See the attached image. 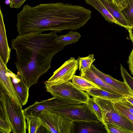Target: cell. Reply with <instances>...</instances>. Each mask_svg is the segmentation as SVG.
Masks as SVG:
<instances>
[{
	"label": "cell",
	"instance_id": "obj_31",
	"mask_svg": "<svg viewBox=\"0 0 133 133\" xmlns=\"http://www.w3.org/2000/svg\"><path fill=\"white\" fill-rule=\"evenodd\" d=\"M113 3L120 10H121L126 6V0H112Z\"/></svg>",
	"mask_w": 133,
	"mask_h": 133
},
{
	"label": "cell",
	"instance_id": "obj_34",
	"mask_svg": "<svg viewBox=\"0 0 133 133\" xmlns=\"http://www.w3.org/2000/svg\"><path fill=\"white\" fill-rule=\"evenodd\" d=\"M126 99L133 105V97L131 96H127L125 97Z\"/></svg>",
	"mask_w": 133,
	"mask_h": 133
},
{
	"label": "cell",
	"instance_id": "obj_16",
	"mask_svg": "<svg viewBox=\"0 0 133 133\" xmlns=\"http://www.w3.org/2000/svg\"><path fill=\"white\" fill-rule=\"evenodd\" d=\"M26 128L29 133H49L48 130L38 116L29 114L25 116Z\"/></svg>",
	"mask_w": 133,
	"mask_h": 133
},
{
	"label": "cell",
	"instance_id": "obj_28",
	"mask_svg": "<svg viewBox=\"0 0 133 133\" xmlns=\"http://www.w3.org/2000/svg\"><path fill=\"white\" fill-rule=\"evenodd\" d=\"M104 125L108 133H127L120 128L113 124L107 123Z\"/></svg>",
	"mask_w": 133,
	"mask_h": 133
},
{
	"label": "cell",
	"instance_id": "obj_27",
	"mask_svg": "<svg viewBox=\"0 0 133 133\" xmlns=\"http://www.w3.org/2000/svg\"><path fill=\"white\" fill-rule=\"evenodd\" d=\"M120 71L124 82L133 92V78L121 64Z\"/></svg>",
	"mask_w": 133,
	"mask_h": 133
},
{
	"label": "cell",
	"instance_id": "obj_13",
	"mask_svg": "<svg viewBox=\"0 0 133 133\" xmlns=\"http://www.w3.org/2000/svg\"><path fill=\"white\" fill-rule=\"evenodd\" d=\"M91 68L108 84L122 92L127 96L133 97V92L124 82L118 80L111 76L103 73L97 68L93 64L91 65Z\"/></svg>",
	"mask_w": 133,
	"mask_h": 133
},
{
	"label": "cell",
	"instance_id": "obj_26",
	"mask_svg": "<svg viewBox=\"0 0 133 133\" xmlns=\"http://www.w3.org/2000/svg\"><path fill=\"white\" fill-rule=\"evenodd\" d=\"M111 101L115 109L133 123V114L118 102L115 101Z\"/></svg>",
	"mask_w": 133,
	"mask_h": 133
},
{
	"label": "cell",
	"instance_id": "obj_11",
	"mask_svg": "<svg viewBox=\"0 0 133 133\" xmlns=\"http://www.w3.org/2000/svg\"><path fill=\"white\" fill-rule=\"evenodd\" d=\"M10 76L22 105L26 104L29 95V88L18 74H15L8 69Z\"/></svg>",
	"mask_w": 133,
	"mask_h": 133
},
{
	"label": "cell",
	"instance_id": "obj_9",
	"mask_svg": "<svg viewBox=\"0 0 133 133\" xmlns=\"http://www.w3.org/2000/svg\"><path fill=\"white\" fill-rule=\"evenodd\" d=\"M82 103L66 98L53 96L52 98L34 103L24 109L25 116L29 114L37 115L44 110L50 109L71 105H81Z\"/></svg>",
	"mask_w": 133,
	"mask_h": 133
},
{
	"label": "cell",
	"instance_id": "obj_14",
	"mask_svg": "<svg viewBox=\"0 0 133 133\" xmlns=\"http://www.w3.org/2000/svg\"><path fill=\"white\" fill-rule=\"evenodd\" d=\"M11 49L8 43L3 16L0 9V57L6 66L10 58Z\"/></svg>",
	"mask_w": 133,
	"mask_h": 133
},
{
	"label": "cell",
	"instance_id": "obj_10",
	"mask_svg": "<svg viewBox=\"0 0 133 133\" xmlns=\"http://www.w3.org/2000/svg\"><path fill=\"white\" fill-rule=\"evenodd\" d=\"M8 68L0 57V88L16 103L22 107L8 73Z\"/></svg>",
	"mask_w": 133,
	"mask_h": 133
},
{
	"label": "cell",
	"instance_id": "obj_6",
	"mask_svg": "<svg viewBox=\"0 0 133 133\" xmlns=\"http://www.w3.org/2000/svg\"><path fill=\"white\" fill-rule=\"evenodd\" d=\"M47 91L53 96L66 98L85 104L90 98L87 92L76 88L70 81L59 84L45 85Z\"/></svg>",
	"mask_w": 133,
	"mask_h": 133
},
{
	"label": "cell",
	"instance_id": "obj_4",
	"mask_svg": "<svg viewBox=\"0 0 133 133\" xmlns=\"http://www.w3.org/2000/svg\"><path fill=\"white\" fill-rule=\"evenodd\" d=\"M93 97L101 109L103 125L111 123L120 128L127 133H133V123L115 109L111 101Z\"/></svg>",
	"mask_w": 133,
	"mask_h": 133
},
{
	"label": "cell",
	"instance_id": "obj_5",
	"mask_svg": "<svg viewBox=\"0 0 133 133\" xmlns=\"http://www.w3.org/2000/svg\"><path fill=\"white\" fill-rule=\"evenodd\" d=\"M49 133H74L73 121L68 118L49 110L39 113Z\"/></svg>",
	"mask_w": 133,
	"mask_h": 133
},
{
	"label": "cell",
	"instance_id": "obj_18",
	"mask_svg": "<svg viewBox=\"0 0 133 133\" xmlns=\"http://www.w3.org/2000/svg\"><path fill=\"white\" fill-rule=\"evenodd\" d=\"M85 3L94 7L98 11L107 21L121 26L108 11L100 0H85Z\"/></svg>",
	"mask_w": 133,
	"mask_h": 133
},
{
	"label": "cell",
	"instance_id": "obj_29",
	"mask_svg": "<svg viewBox=\"0 0 133 133\" xmlns=\"http://www.w3.org/2000/svg\"><path fill=\"white\" fill-rule=\"evenodd\" d=\"M11 8H19L26 0H8Z\"/></svg>",
	"mask_w": 133,
	"mask_h": 133
},
{
	"label": "cell",
	"instance_id": "obj_15",
	"mask_svg": "<svg viewBox=\"0 0 133 133\" xmlns=\"http://www.w3.org/2000/svg\"><path fill=\"white\" fill-rule=\"evenodd\" d=\"M81 76L95 84L101 89L124 97L127 96L123 93L109 85L91 68L87 70Z\"/></svg>",
	"mask_w": 133,
	"mask_h": 133
},
{
	"label": "cell",
	"instance_id": "obj_32",
	"mask_svg": "<svg viewBox=\"0 0 133 133\" xmlns=\"http://www.w3.org/2000/svg\"><path fill=\"white\" fill-rule=\"evenodd\" d=\"M128 63L131 73L133 75V48L129 56Z\"/></svg>",
	"mask_w": 133,
	"mask_h": 133
},
{
	"label": "cell",
	"instance_id": "obj_7",
	"mask_svg": "<svg viewBox=\"0 0 133 133\" xmlns=\"http://www.w3.org/2000/svg\"><path fill=\"white\" fill-rule=\"evenodd\" d=\"M49 110L64 116L73 121H99L86 103L67 105Z\"/></svg>",
	"mask_w": 133,
	"mask_h": 133
},
{
	"label": "cell",
	"instance_id": "obj_3",
	"mask_svg": "<svg viewBox=\"0 0 133 133\" xmlns=\"http://www.w3.org/2000/svg\"><path fill=\"white\" fill-rule=\"evenodd\" d=\"M0 101L6 119L10 124L13 133H25L26 129L24 110L14 102L1 89Z\"/></svg>",
	"mask_w": 133,
	"mask_h": 133
},
{
	"label": "cell",
	"instance_id": "obj_20",
	"mask_svg": "<svg viewBox=\"0 0 133 133\" xmlns=\"http://www.w3.org/2000/svg\"><path fill=\"white\" fill-rule=\"evenodd\" d=\"M71 80L72 83L76 88L87 92L93 88L101 89L94 83L81 76L74 75Z\"/></svg>",
	"mask_w": 133,
	"mask_h": 133
},
{
	"label": "cell",
	"instance_id": "obj_25",
	"mask_svg": "<svg viewBox=\"0 0 133 133\" xmlns=\"http://www.w3.org/2000/svg\"><path fill=\"white\" fill-rule=\"evenodd\" d=\"M0 132L1 133H10L11 132V125L6 120L4 110L0 105Z\"/></svg>",
	"mask_w": 133,
	"mask_h": 133
},
{
	"label": "cell",
	"instance_id": "obj_19",
	"mask_svg": "<svg viewBox=\"0 0 133 133\" xmlns=\"http://www.w3.org/2000/svg\"><path fill=\"white\" fill-rule=\"evenodd\" d=\"M92 97L110 101H119L124 97L111 93L101 89L93 88L87 92Z\"/></svg>",
	"mask_w": 133,
	"mask_h": 133
},
{
	"label": "cell",
	"instance_id": "obj_2",
	"mask_svg": "<svg viewBox=\"0 0 133 133\" xmlns=\"http://www.w3.org/2000/svg\"><path fill=\"white\" fill-rule=\"evenodd\" d=\"M56 33H32L18 35L11 41V48L16 55L14 63L17 74L29 88L37 83L38 78L51 67L54 56L64 48L56 43Z\"/></svg>",
	"mask_w": 133,
	"mask_h": 133
},
{
	"label": "cell",
	"instance_id": "obj_12",
	"mask_svg": "<svg viewBox=\"0 0 133 133\" xmlns=\"http://www.w3.org/2000/svg\"><path fill=\"white\" fill-rule=\"evenodd\" d=\"M73 122L74 133L107 132L102 122L100 121H76Z\"/></svg>",
	"mask_w": 133,
	"mask_h": 133
},
{
	"label": "cell",
	"instance_id": "obj_35",
	"mask_svg": "<svg viewBox=\"0 0 133 133\" xmlns=\"http://www.w3.org/2000/svg\"><path fill=\"white\" fill-rule=\"evenodd\" d=\"M106 0L107 1H108V2H111L113 3L112 0Z\"/></svg>",
	"mask_w": 133,
	"mask_h": 133
},
{
	"label": "cell",
	"instance_id": "obj_30",
	"mask_svg": "<svg viewBox=\"0 0 133 133\" xmlns=\"http://www.w3.org/2000/svg\"><path fill=\"white\" fill-rule=\"evenodd\" d=\"M116 101L124 105L130 112L133 114V105L127 100L125 97L121 100Z\"/></svg>",
	"mask_w": 133,
	"mask_h": 133
},
{
	"label": "cell",
	"instance_id": "obj_8",
	"mask_svg": "<svg viewBox=\"0 0 133 133\" xmlns=\"http://www.w3.org/2000/svg\"><path fill=\"white\" fill-rule=\"evenodd\" d=\"M78 67L77 60L71 57L55 71L51 77L44 83L45 85H51L68 81L75 75Z\"/></svg>",
	"mask_w": 133,
	"mask_h": 133
},
{
	"label": "cell",
	"instance_id": "obj_23",
	"mask_svg": "<svg viewBox=\"0 0 133 133\" xmlns=\"http://www.w3.org/2000/svg\"><path fill=\"white\" fill-rule=\"evenodd\" d=\"M126 6L121 11L131 27L133 26V0H126Z\"/></svg>",
	"mask_w": 133,
	"mask_h": 133
},
{
	"label": "cell",
	"instance_id": "obj_22",
	"mask_svg": "<svg viewBox=\"0 0 133 133\" xmlns=\"http://www.w3.org/2000/svg\"><path fill=\"white\" fill-rule=\"evenodd\" d=\"M93 54H90L84 57H78L77 60L78 64L79 70L81 76L91 68V66L95 60Z\"/></svg>",
	"mask_w": 133,
	"mask_h": 133
},
{
	"label": "cell",
	"instance_id": "obj_1",
	"mask_svg": "<svg viewBox=\"0 0 133 133\" xmlns=\"http://www.w3.org/2000/svg\"><path fill=\"white\" fill-rule=\"evenodd\" d=\"M91 11L77 5L62 2L25 5L17 14L18 36L48 30L56 32L78 29L91 18Z\"/></svg>",
	"mask_w": 133,
	"mask_h": 133
},
{
	"label": "cell",
	"instance_id": "obj_24",
	"mask_svg": "<svg viewBox=\"0 0 133 133\" xmlns=\"http://www.w3.org/2000/svg\"><path fill=\"white\" fill-rule=\"evenodd\" d=\"M86 104L90 109L96 116L98 120L103 123V118L101 109L96 102L94 98H90Z\"/></svg>",
	"mask_w": 133,
	"mask_h": 133
},
{
	"label": "cell",
	"instance_id": "obj_21",
	"mask_svg": "<svg viewBox=\"0 0 133 133\" xmlns=\"http://www.w3.org/2000/svg\"><path fill=\"white\" fill-rule=\"evenodd\" d=\"M81 36L79 33L70 31L66 34L57 36L55 39V42L57 44L65 46L76 42Z\"/></svg>",
	"mask_w": 133,
	"mask_h": 133
},
{
	"label": "cell",
	"instance_id": "obj_17",
	"mask_svg": "<svg viewBox=\"0 0 133 133\" xmlns=\"http://www.w3.org/2000/svg\"><path fill=\"white\" fill-rule=\"evenodd\" d=\"M115 20L128 30L131 27L129 24L118 8L113 3L106 0H100Z\"/></svg>",
	"mask_w": 133,
	"mask_h": 133
},
{
	"label": "cell",
	"instance_id": "obj_33",
	"mask_svg": "<svg viewBox=\"0 0 133 133\" xmlns=\"http://www.w3.org/2000/svg\"><path fill=\"white\" fill-rule=\"evenodd\" d=\"M130 38L133 43V26L128 30Z\"/></svg>",
	"mask_w": 133,
	"mask_h": 133
}]
</instances>
